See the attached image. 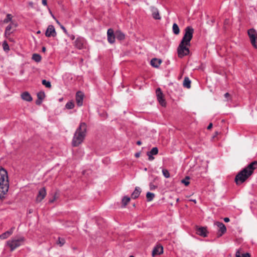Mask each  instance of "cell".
<instances>
[{"mask_svg":"<svg viewBox=\"0 0 257 257\" xmlns=\"http://www.w3.org/2000/svg\"><path fill=\"white\" fill-rule=\"evenodd\" d=\"M193 33L194 29L191 26H188L185 29L184 35L177 48V54L179 58H183L190 53L189 48Z\"/></svg>","mask_w":257,"mask_h":257,"instance_id":"cell-1","label":"cell"},{"mask_svg":"<svg viewBox=\"0 0 257 257\" xmlns=\"http://www.w3.org/2000/svg\"><path fill=\"white\" fill-rule=\"evenodd\" d=\"M257 169V160L253 161L245 169L238 172L234 178L235 184L240 186L244 184L251 177Z\"/></svg>","mask_w":257,"mask_h":257,"instance_id":"cell-2","label":"cell"},{"mask_svg":"<svg viewBox=\"0 0 257 257\" xmlns=\"http://www.w3.org/2000/svg\"><path fill=\"white\" fill-rule=\"evenodd\" d=\"M9 187L10 181L8 173L5 168L1 167L0 170V198L1 201H3L6 197Z\"/></svg>","mask_w":257,"mask_h":257,"instance_id":"cell-3","label":"cell"},{"mask_svg":"<svg viewBox=\"0 0 257 257\" xmlns=\"http://www.w3.org/2000/svg\"><path fill=\"white\" fill-rule=\"evenodd\" d=\"M87 131V125L85 123H82L77 129L73 138L72 145L73 147H79L81 145L85 138Z\"/></svg>","mask_w":257,"mask_h":257,"instance_id":"cell-4","label":"cell"},{"mask_svg":"<svg viewBox=\"0 0 257 257\" xmlns=\"http://www.w3.org/2000/svg\"><path fill=\"white\" fill-rule=\"evenodd\" d=\"M25 238L23 236H17L9 240L7 243V246L9 247L11 252L14 251L18 247L21 246L25 242Z\"/></svg>","mask_w":257,"mask_h":257,"instance_id":"cell-5","label":"cell"},{"mask_svg":"<svg viewBox=\"0 0 257 257\" xmlns=\"http://www.w3.org/2000/svg\"><path fill=\"white\" fill-rule=\"evenodd\" d=\"M248 35L253 47L257 49V32L256 30L254 28L249 29L248 30Z\"/></svg>","mask_w":257,"mask_h":257,"instance_id":"cell-6","label":"cell"},{"mask_svg":"<svg viewBox=\"0 0 257 257\" xmlns=\"http://www.w3.org/2000/svg\"><path fill=\"white\" fill-rule=\"evenodd\" d=\"M156 97H157L158 101L160 105L162 107H166V105H167L166 99L165 98L164 94L162 93V90L159 87H158L156 89Z\"/></svg>","mask_w":257,"mask_h":257,"instance_id":"cell-7","label":"cell"},{"mask_svg":"<svg viewBox=\"0 0 257 257\" xmlns=\"http://www.w3.org/2000/svg\"><path fill=\"white\" fill-rule=\"evenodd\" d=\"M47 195V190L45 187L40 189L36 198V202L37 203H40L45 198Z\"/></svg>","mask_w":257,"mask_h":257,"instance_id":"cell-8","label":"cell"},{"mask_svg":"<svg viewBox=\"0 0 257 257\" xmlns=\"http://www.w3.org/2000/svg\"><path fill=\"white\" fill-rule=\"evenodd\" d=\"M116 35L114 31L112 28L108 29L107 31V39L110 44H114L116 41Z\"/></svg>","mask_w":257,"mask_h":257,"instance_id":"cell-9","label":"cell"},{"mask_svg":"<svg viewBox=\"0 0 257 257\" xmlns=\"http://www.w3.org/2000/svg\"><path fill=\"white\" fill-rule=\"evenodd\" d=\"M196 232L200 236L202 237H206L208 235V231L206 228L203 226H197L195 228Z\"/></svg>","mask_w":257,"mask_h":257,"instance_id":"cell-10","label":"cell"},{"mask_svg":"<svg viewBox=\"0 0 257 257\" xmlns=\"http://www.w3.org/2000/svg\"><path fill=\"white\" fill-rule=\"evenodd\" d=\"M56 35V31L54 26L52 25H49L46 31V36L47 37H55Z\"/></svg>","mask_w":257,"mask_h":257,"instance_id":"cell-11","label":"cell"},{"mask_svg":"<svg viewBox=\"0 0 257 257\" xmlns=\"http://www.w3.org/2000/svg\"><path fill=\"white\" fill-rule=\"evenodd\" d=\"M84 93L81 91H77L76 93V101H77V105L78 106L81 107L83 104V100H84Z\"/></svg>","mask_w":257,"mask_h":257,"instance_id":"cell-12","label":"cell"},{"mask_svg":"<svg viewBox=\"0 0 257 257\" xmlns=\"http://www.w3.org/2000/svg\"><path fill=\"white\" fill-rule=\"evenodd\" d=\"M150 10L151 11L152 15L153 18L155 20H160L161 19V15L160 14L159 11L156 7L151 6L150 7Z\"/></svg>","mask_w":257,"mask_h":257,"instance_id":"cell-13","label":"cell"},{"mask_svg":"<svg viewBox=\"0 0 257 257\" xmlns=\"http://www.w3.org/2000/svg\"><path fill=\"white\" fill-rule=\"evenodd\" d=\"M15 228V227H12L10 230H8L6 231V232H4L2 234H1V235L0 236L1 240H6L7 238H8L9 237H10L13 234V232H14Z\"/></svg>","mask_w":257,"mask_h":257,"instance_id":"cell-14","label":"cell"},{"mask_svg":"<svg viewBox=\"0 0 257 257\" xmlns=\"http://www.w3.org/2000/svg\"><path fill=\"white\" fill-rule=\"evenodd\" d=\"M17 27V24L16 23H11L7 27L6 31H5V36L7 37V36L9 35L10 34L12 33L13 31Z\"/></svg>","mask_w":257,"mask_h":257,"instance_id":"cell-15","label":"cell"},{"mask_svg":"<svg viewBox=\"0 0 257 257\" xmlns=\"http://www.w3.org/2000/svg\"><path fill=\"white\" fill-rule=\"evenodd\" d=\"M163 253V248L161 245H158L155 248L153 252V256L162 255Z\"/></svg>","mask_w":257,"mask_h":257,"instance_id":"cell-16","label":"cell"},{"mask_svg":"<svg viewBox=\"0 0 257 257\" xmlns=\"http://www.w3.org/2000/svg\"><path fill=\"white\" fill-rule=\"evenodd\" d=\"M162 60L159 58H153L151 60V64L152 66L156 68L159 67L162 63Z\"/></svg>","mask_w":257,"mask_h":257,"instance_id":"cell-17","label":"cell"},{"mask_svg":"<svg viewBox=\"0 0 257 257\" xmlns=\"http://www.w3.org/2000/svg\"><path fill=\"white\" fill-rule=\"evenodd\" d=\"M21 98L23 100H25L27 102H31L33 99L32 98L31 95H30V93L27 92V91H25L21 95Z\"/></svg>","mask_w":257,"mask_h":257,"instance_id":"cell-18","label":"cell"},{"mask_svg":"<svg viewBox=\"0 0 257 257\" xmlns=\"http://www.w3.org/2000/svg\"><path fill=\"white\" fill-rule=\"evenodd\" d=\"M115 35H116L117 39L119 40H124L126 37V36L125 35V34L119 30H118L116 31Z\"/></svg>","mask_w":257,"mask_h":257,"instance_id":"cell-19","label":"cell"},{"mask_svg":"<svg viewBox=\"0 0 257 257\" xmlns=\"http://www.w3.org/2000/svg\"><path fill=\"white\" fill-rule=\"evenodd\" d=\"M141 191H142L141 189L137 187L136 188L135 190L132 193V194L131 195V197L133 199H136L137 198H138V197L140 195Z\"/></svg>","mask_w":257,"mask_h":257,"instance_id":"cell-20","label":"cell"},{"mask_svg":"<svg viewBox=\"0 0 257 257\" xmlns=\"http://www.w3.org/2000/svg\"><path fill=\"white\" fill-rule=\"evenodd\" d=\"M75 44L77 48H78L79 49H83L84 48V43L83 40H81V38L77 39V41L75 42Z\"/></svg>","mask_w":257,"mask_h":257,"instance_id":"cell-21","label":"cell"},{"mask_svg":"<svg viewBox=\"0 0 257 257\" xmlns=\"http://www.w3.org/2000/svg\"><path fill=\"white\" fill-rule=\"evenodd\" d=\"M66 243V241L65 238L59 237L58 238L57 240L56 241V244L59 246V247H63L64 244Z\"/></svg>","mask_w":257,"mask_h":257,"instance_id":"cell-22","label":"cell"},{"mask_svg":"<svg viewBox=\"0 0 257 257\" xmlns=\"http://www.w3.org/2000/svg\"><path fill=\"white\" fill-rule=\"evenodd\" d=\"M172 30L175 35H178L180 33V29L178 25L176 23H174L172 27Z\"/></svg>","mask_w":257,"mask_h":257,"instance_id":"cell-23","label":"cell"},{"mask_svg":"<svg viewBox=\"0 0 257 257\" xmlns=\"http://www.w3.org/2000/svg\"><path fill=\"white\" fill-rule=\"evenodd\" d=\"M59 196V191L57 190L56 192L54 193V194L52 196V198L50 199L49 202L50 203H53L54 202H55L58 199Z\"/></svg>","mask_w":257,"mask_h":257,"instance_id":"cell-24","label":"cell"},{"mask_svg":"<svg viewBox=\"0 0 257 257\" xmlns=\"http://www.w3.org/2000/svg\"><path fill=\"white\" fill-rule=\"evenodd\" d=\"M32 59L34 60L36 62H39L41 60V56L40 55L38 54H34L32 55Z\"/></svg>","mask_w":257,"mask_h":257,"instance_id":"cell-25","label":"cell"},{"mask_svg":"<svg viewBox=\"0 0 257 257\" xmlns=\"http://www.w3.org/2000/svg\"><path fill=\"white\" fill-rule=\"evenodd\" d=\"M65 107H66L67 109H69V110L73 109V108H74V107H75V103L73 101V100H71V101H69L67 103Z\"/></svg>","mask_w":257,"mask_h":257,"instance_id":"cell-26","label":"cell"},{"mask_svg":"<svg viewBox=\"0 0 257 257\" xmlns=\"http://www.w3.org/2000/svg\"><path fill=\"white\" fill-rule=\"evenodd\" d=\"M191 85V81H190V80L188 78H185V79H184V83H183V85H184V87H186V88H190V87Z\"/></svg>","mask_w":257,"mask_h":257,"instance_id":"cell-27","label":"cell"},{"mask_svg":"<svg viewBox=\"0 0 257 257\" xmlns=\"http://www.w3.org/2000/svg\"><path fill=\"white\" fill-rule=\"evenodd\" d=\"M45 97V95L43 91H40L37 93V98L38 100H42Z\"/></svg>","mask_w":257,"mask_h":257,"instance_id":"cell-28","label":"cell"},{"mask_svg":"<svg viewBox=\"0 0 257 257\" xmlns=\"http://www.w3.org/2000/svg\"><path fill=\"white\" fill-rule=\"evenodd\" d=\"M130 201V198L128 196H125L122 199V204L124 206H126Z\"/></svg>","mask_w":257,"mask_h":257,"instance_id":"cell-29","label":"cell"},{"mask_svg":"<svg viewBox=\"0 0 257 257\" xmlns=\"http://www.w3.org/2000/svg\"><path fill=\"white\" fill-rule=\"evenodd\" d=\"M154 196H155V195H154L153 193H152L150 192L148 193L147 195H146V197H147L148 201H150L152 200L154 198Z\"/></svg>","mask_w":257,"mask_h":257,"instance_id":"cell-30","label":"cell"},{"mask_svg":"<svg viewBox=\"0 0 257 257\" xmlns=\"http://www.w3.org/2000/svg\"><path fill=\"white\" fill-rule=\"evenodd\" d=\"M3 47L4 50L5 51H6V52H8V51H9L10 50L9 46L8 45V44L7 42V41H4L3 43Z\"/></svg>","mask_w":257,"mask_h":257,"instance_id":"cell-31","label":"cell"},{"mask_svg":"<svg viewBox=\"0 0 257 257\" xmlns=\"http://www.w3.org/2000/svg\"><path fill=\"white\" fill-rule=\"evenodd\" d=\"M12 15L11 14H8L7 15L6 17V18L5 19L4 22V23H9V22H10V21H11V20H12Z\"/></svg>","mask_w":257,"mask_h":257,"instance_id":"cell-32","label":"cell"},{"mask_svg":"<svg viewBox=\"0 0 257 257\" xmlns=\"http://www.w3.org/2000/svg\"><path fill=\"white\" fill-rule=\"evenodd\" d=\"M42 84H43L44 85H45L46 87H48V88H50V87H51V85L50 82H49V81H46V80H43V81H42Z\"/></svg>","mask_w":257,"mask_h":257,"instance_id":"cell-33","label":"cell"},{"mask_svg":"<svg viewBox=\"0 0 257 257\" xmlns=\"http://www.w3.org/2000/svg\"><path fill=\"white\" fill-rule=\"evenodd\" d=\"M158 153V150L157 148H154L151 150V151H150V153L151 154V155H155L157 154Z\"/></svg>","mask_w":257,"mask_h":257,"instance_id":"cell-34","label":"cell"},{"mask_svg":"<svg viewBox=\"0 0 257 257\" xmlns=\"http://www.w3.org/2000/svg\"><path fill=\"white\" fill-rule=\"evenodd\" d=\"M189 180H190V178L188 177H186L184 179H183V180L182 181V182L186 186V185H188L189 184V183H190Z\"/></svg>","mask_w":257,"mask_h":257,"instance_id":"cell-35","label":"cell"},{"mask_svg":"<svg viewBox=\"0 0 257 257\" xmlns=\"http://www.w3.org/2000/svg\"><path fill=\"white\" fill-rule=\"evenodd\" d=\"M162 172H163V174L164 175V176L165 177H167V178H168L169 177V176H170V174H169V173L168 172L167 170H166V169H163L162 170Z\"/></svg>","mask_w":257,"mask_h":257,"instance_id":"cell-36","label":"cell"},{"mask_svg":"<svg viewBox=\"0 0 257 257\" xmlns=\"http://www.w3.org/2000/svg\"><path fill=\"white\" fill-rule=\"evenodd\" d=\"M42 3L43 5L46 6L47 4V0H42Z\"/></svg>","mask_w":257,"mask_h":257,"instance_id":"cell-37","label":"cell"},{"mask_svg":"<svg viewBox=\"0 0 257 257\" xmlns=\"http://www.w3.org/2000/svg\"><path fill=\"white\" fill-rule=\"evenodd\" d=\"M42 102V101L38 99V100L36 101V104L38 105H40V104H41Z\"/></svg>","mask_w":257,"mask_h":257,"instance_id":"cell-38","label":"cell"},{"mask_svg":"<svg viewBox=\"0 0 257 257\" xmlns=\"http://www.w3.org/2000/svg\"><path fill=\"white\" fill-rule=\"evenodd\" d=\"M212 123H210V125L208 127L207 129H210V128H212Z\"/></svg>","mask_w":257,"mask_h":257,"instance_id":"cell-39","label":"cell"},{"mask_svg":"<svg viewBox=\"0 0 257 257\" xmlns=\"http://www.w3.org/2000/svg\"><path fill=\"white\" fill-rule=\"evenodd\" d=\"M46 48L45 47H43L42 48V51L43 52H45Z\"/></svg>","mask_w":257,"mask_h":257,"instance_id":"cell-40","label":"cell"},{"mask_svg":"<svg viewBox=\"0 0 257 257\" xmlns=\"http://www.w3.org/2000/svg\"><path fill=\"white\" fill-rule=\"evenodd\" d=\"M32 212H33V210H29V214H32Z\"/></svg>","mask_w":257,"mask_h":257,"instance_id":"cell-41","label":"cell"},{"mask_svg":"<svg viewBox=\"0 0 257 257\" xmlns=\"http://www.w3.org/2000/svg\"><path fill=\"white\" fill-rule=\"evenodd\" d=\"M40 33H41V32H40V31H38V32H37L38 34H39Z\"/></svg>","mask_w":257,"mask_h":257,"instance_id":"cell-42","label":"cell"}]
</instances>
